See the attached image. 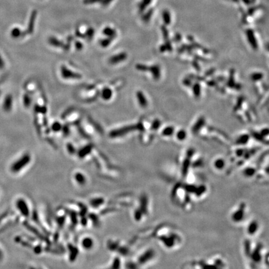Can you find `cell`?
Segmentation results:
<instances>
[{"label": "cell", "instance_id": "16", "mask_svg": "<svg viewBox=\"0 0 269 269\" xmlns=\"http://www.w3.org/2000/svg\"><path fill=\"white\" fill-rule=\"evenodd\" d=\"M103 34L109 37L114 39L116 37L117 32L116 31L110 27H106L103 30Z\"/></svg>", "mask_w": 269, "mask_h": 269}, {"label": "cell", "instance_id": "10", "mask_svg": "<svg viewBox=\"0 0 269 269\" xmlns=\"http://www.w3.org/2000/svg\"><path fill=\"white\" fill-rule=\"evenodd\" d=\"M127 58V54L126 53H121L116 55L112 56L109 59V63L111 64H115L124 61Z\"/></svg>", "mask_w": 269, "mask_h": 269}, {"label": "cell", "instance_id": "3", "mask_svg": "<svg viewBox=\"0 0 269 269\" xmlns=\"http://www.w3.org/2000/svg\"><path fill=\"white\" fill-rule=\"evenodd\" d=\"M249 206L245 202H240L231 212L230 219L234 224L240 225L244 223L249 215Z\"/></svg>", "mask_w": 269, "mask_h": 269}, {"label": "cell", "instance_id": "9", "mask_svg": "<svg viewBox=\"0 0 269 269\" xmlns=\"http://www.w3.org/2000/svg\"><path fill=\"white\" fill-rule=\"evenodd\" d=\"M257 171V166L256 164H250L244 168L242 171L243 175L247 178H252L255 176Z\"/></svg>", "mask_w": 269, "mask_h": 269}, {"label": "cell", "instance_id": "12", "mask_svg": "<svg viewBox=\"0 0 269 269\" xmlns=\"http://www.w3.org/2000/svg\"><path fill=\"white\" fill-rule=\"evenodd\" d=\"M148 71H150L151 74H152L153 78L155 80H158L160 78L161 76V71L160 68L158 65H154L151 67H149Z\"/></svg>", "mask_w": 269, "mask_h": 269}, {"label": "cell", "instance_id": "15", "mask_svg": "<svg viewBox=\"0 0 269 269\" xmlns=\"http://www.w3.org/2000/svg\"><path fill=\"white\" fill-rule=\"evenodd\" d=\"M247 36L249 41L250 42L251 46L254 48H257V44L256 39H255L254 35V32L252 31L251 29H248L247 31Z\"/></svg>", "mask_w": 269, "mask_h": 269}, {"label": "cell", "instance_id": "7", "mask_svg": "<svg viewBox=\"0 0 269 269\" xmlns=\"http://www.w3.org/2000/svg\"><path fill=\"white\" fill-rule=\"evenodd\" d=\"M30 161V156L28 155H24L22 157L21 159L18 161H17L16 163L13 164V165L11 167V170L13 172L16 173L20 171L22 168H24L28 163Z\"/></svg>", "mask_w": 269, "mask_h": 269}, {"label": "cell", "instance_id": "32", "mask_svg": "<svg viewBox=\"0 0 269 269\" xmlns=\"http://www.w3.org/2000/svg\"><path fill=\"white\" fill-rule=\"evenodd\" d=\"M262 77V74H260V73H255V74H252V79L255 80V81L260 79Z\"/></svg>", "mask_w": 269, "mask_h": 269}, {"label": "cell", "instance_id": "13", "mask_svg": "<svg viewBox=\"0 0 269 269\" xmlns=\"http://www.w3.org/2000/svg\"><path fill=\"white\" fill-rule=\"evenodd\" d=\"M137 97L140 105L143 108L147 107L148 105V102L143 93L141 91H138L137 92Z\"/></svg>", "mask_w": 269, "mask_h": 269}, {"label": "cell", "instance_id": "6", "mask_svg": "<svg viewBox=\"0 0 269 269\" xmlns=\"http://www.w3.org/2000/svg\"><path fill=\"white\" fill-rule=\"evenodd\" d=\"M211 166L216 172H223L227 169V161L223 156H216L211 162Z\"/></svg>", "mask_w": 269, "mask_h": 269}, {"label": "cell", "instance_id": "26", "mask_svg": "<svg viewBox=\"0 0 269 269\" xmlns=\"http://www.w3.org/2000/svg\"><path fill=\"white\" fill-rule=\"evenodd\" d=\"M148 68H149V67H148L146 65H144V64H138L136 65V69L140 71L147 72V71H148Z\"/></svg>", "mask_w": 269, "mask_h": 269}, {"label": "cell", "instance_id": "34", "mask_svg": "<svg viewBox=\"0 0 269 269\" xmlns=\"http://www.w3.org/2000/svg\"><path fill=\"white\" fill-rule=\"evenodd\" d=\"M112 1H113V0H102V1H101V3H102V6H108Z\"/></svg>", "mask_w": 269, "mask_h": 269}, {"label": "cell", "instance_id": "28", "mask_svg": "<svg viewBox=\"0 0 269 269\" xmlns=\"http://www.w3.org/2000/svg\"><path fill=\"white\" fill-rule=\"evenodd\" d=\"M160 125H161V122L158 119H156L153 121V122L152 123V125H151V128H152L153 130H157V129L160 127Z\"/></svg>", "mask_w": 269, "mask_h": 269}, {"label": "cell", "instance_id": "30", "mask_svg": "<svg viewBox=\"0 0 269 269\" xmlns=\"http://www.w3.org/2000/svg\"><path fill=\"white\" fill-rule=\"evenodd\" d=\"M62 128V126L60 125V123H58V122H56L55 123H54V125L53 126V130L55 131V132H58V131H59L60 129Z\"/></svg>", "mask_w": 269, "mask_h": 269}, {"label": "cell", "instance_id": "27", "mask_svg": "<svg viewBox=\"0 0 269 269\" xmlns=\"http://www.w3.org/2000/svg\"><path fill=\"white\" fill-rule=\"evenodd\" d=\"M94 32H95V31L93 28L90 27L87 29L85 36L88 38V40H90V39H91L93 37V36L94 35Z\"/></svg>", "mask_w": 269, "mask_h": 269}, {"label": "cell", "instance_id": "36", "mask_svg": "<svg viewBox=\"0 0 269 269\" xmlns=\"http://www.w3.org/2000/svg\"><path fill=\"white\" fill-rule=\"evenodd\" d=\"M76 34L77 36H78V37H85V36H86L85 35H82L81 32H79V31H78V30H77V31H76Z\"/></svg>", "mask_w": 269, "mask_h": 269}, {"label": "cell", "instance_id": "2", "mask_svg": "<svg viewBox=\"0 0 269 269\" xmlns=\"http://www.w3.org/2000/svg\"><path fill=\"white\" fill-rule=\"evenodd\" d=\"M173 198L178 205L186 211H189L193 208L194 201L184 186V183L177 184L173 188Z\"/></svg>", "mask_w": 269, "mask_h": 269}, {"label": "cell", "instance_id": "24", "mask_svg": "<svg viewBox=\"0 0 269 269\" xmlns=\"http://www.w3.org/2000/svg\"><path fill=\"white\" fill-rule=\"evenodd\" d=\"M50 42L51 43L53 46H55V47H63L64 46V44L63 43V42H61L59 40H58L57 39H55V38H51L50 39Z\"/></svg>", "mask_w": 269, "mask_h": 269}, {"label": "cell", "instance_id": "5", "mask_svg": "<svg viewBox=\"0 0 269 269\" xmlns=\"http://www.w3.org/2000/svg\"><path fill=\"white\" fill-rule=\"evenodd\" d=\"M135 130H140V131L144 130V127L142 123H138V124L134 125L127 126L125 127H123L120 129H118V130L112 131L110 133V136L112 137H119V136L123 135V134H126L127 133H128L129 132L133 131Z\"/></svg>", "mask_w": 269, "mask_h": 269}, {"label": "cell", "instance_id": "31", "mask_svg": "<svg viewBox=\"0 0 269 269\" xmlns=\"http://www.w3.org/2000/svg\"><path fill=\"white\" fill-rule=\"evenodd\" d=\"M263 263H265L266 265L269 267V252L268 253L265 254L264 255V258H263Z\"/></svg>", "mask_w": 269, "mask_h": 269}, {"label": "cell", "instance_id": "25", "mask_svg": "<svg viewBox=\"0 0 269 269\" xmlns=\"http://www.w3.org/2000/svg\"><path fill=\"white\" fill-rule=\"evenodd\" d=\"M91 239H84L82 242V245L84 248L89 249L92 246V241Z\"/></svg>", "mask_w": 269, "mask_h": 269}, {"label": "cell", "instance_id": "37", "mask_svg": "<svg viewBox=\"0 0 269 269\" xmlns=\"http://www.w3.org/2000/svg\"><path fill=\"white\" fill-rule=\"evenodd\" d=\"M242 1L245 3V4H249L250 3V0H242Z\"/></svg>", "mask_w": 269, "mask_h": 269}, {"label": "cell", "instance_id": "1", "mask_svg": "<svg viewBox=\"0 0 269 269\" xmlns=\"http://www.w3.org/2000/svg\"><path fill=\"white\" fill-rule=\"evenodd\" d=\"M242 245L244 254L249 260V267H259L264 258V245L260 242H254L250 238L244 240Z\"/></svg>", "mask_w": 269, "mask_h": 269}, {"label": "cell", "instance_id": "35", "mask_svg": "<svg viewBox=\"0 0 269 269\" xmlns=\"http://www.w3.org/2000/svg\"><path fill=\"white\" fill-rule=\"evenodd\" d=\"M76 47L78 50H81L83 47V44L81 42H76Z\"/></svg>", "mask_w": 269, "mask_h": 269}, {"label": "cell", "instance_id": "14", "mask_svg": "<svg viewBox=\"0 0 269 269\" xmlns=\"http://www.w3.org/2000/svg\"><path fill=\"white\" fill-rule=\"evenodd\" d=\"M249 140V135L247 134H241L240 136H239L237 139L236 141H235V143H236L237 145L239 146H243V145H246L247 144Z\"/></svg>", "mask_w": 269, "mask_h": 269}, {"label": "cell", "instance_id": "18", "mask_svg": "<svg viewBox=\"0 0 269 269\" xmlns=\"http://www.w3.org/2000/svg\"><path fill=\"white\" fill-rule=\"evenodd\" d=\"M102 95V97L105 100H109L112 96V91L110 88L106 87L102 90V95Z\"/></svg>", "mask_w": 269, "mask_h": 269}, {"label": "cell", "instance_id": "22", "mask_svg": "<svg viewBox=\"0 0 269 269\" xmlns=\"http://www.w3.org/2000/svg\"><path fill=\"white\" fill-rule=\"evenodd\" d=\"M153 13V9H149L142 16V20L145 22H148L150 20L151 16H152Z\"/></svg>", "mask_w": 269, "mask_h": 269}, {"label": "cell", "instance_id": "33", "mask_svg": "<svg viewBox=\"0 0 269 269\" xmlns=\"http://www.w3.org/2000/svg\"><path fill=\"white\" fill-rule=\"evenodd\" d=\"M161 31H162L163 35L165 39H167L168 37V32L165 26H161Z\"/></svg>", "mask_w": 269, "mask_h": 269}, {"label": "cell", "instance_id": "8", "mask_svg": "<svg viewBox=\"0 0 269 269\" xmlns=\"http://www.w3.org/2000/svg\"><path fill=\"white\" fill-rule=\"evenodd\" d=\"M61 74L62 76L65 79H78L82 77L81 74L72 72L64 65L61 67Z\"/></svg>", "mask_w": 269, "mask_h": 269}, {"label": "cell", "instance_id": "11", "mask_svg": "<svg viewBox=\"0 0 269 269\" xmlns=\"http://www.w3.org/2000/svg\"><path fill=\"white\" fill-rule=\"evenodd\" d=\"M17 207H18L19 210L21 212L22 215L27 217L29 215V209H28V207L26 203V202L22 200L19 199L17 202Z\"/></svg>", "mask_w": 269, "mask_h": 269}, {"label": "cell", "instance_id": "4", "mask_svg": "<svg viewBox=\"0 0 269 269\" xmlns=\"http://www.w3.org/2000/svg\"><path fill=\"white\" fill-rule=\"evenodd\" d=\"M260 231V224L257 219H252L247 223L245 226V233L249 238L256 237Z\"/></svg>", "mask_w": 269, "mask_h": 269}, {"label": "cell", "instance_id": "20", "mask_svg": "<svg viewBox=\"0 0 269 269\" xmlns=\"http://www.w3.org/2000/svg\"><path fill=\"white\" fill-rule=\"evenodd\" d=\"M152 0H142V2L138 5V9L140 13H142L148 7V6L151 3Z\"/></svg>", "mask_w": 269, "mask_h": 269}, {"label": "cell", "instance_id": "17", "mask_svg": "<svg viewBox=\"0 0 269 269\" xmlns=\"http://www.w3.org/2000/svg\"><path fill=\"white\" fill-rule=\"evenodd\" d=\"M176 137L177 140L179 142H184L185 140H186L187 137H188V134L187 132L185 131L184 130H179L176 134Z\"/></svg>", "mask_w": 269, "mask_h": 269}, {"label": "cell", "instance_id": "19", "mask_svg": "<svg viewBox=\"0 0 269 269\" xmlns=\"http://www.w3.org/2000/svg\"><path fill=\"white\" fill-rule=\"evenodd\" d=\"M162 18L166 25H168L171 23V14H170V13L168 10L163 11V13H162Z\"/></svg>", "mask_w": 269, "mask_h": 269}, {"label": "cell", "instance_id": "23", "mask_svg": "<svg viewBox=\"0 0 269 269\" xmlns=\"http://www.w3.org/2000/svg\"><path fill=\"white\" fill-rule=\"evenodd\" d=\"M112 39H113L111 38V37H109L107 38H106V39H102V40L100 41V42L101 46L103 47H108L109 45L110 44V43L111 42Z\"/></svg>", "mask_w": 269, "mask_h": 269}, {"label": "cell", "instance_id": "38", "mask_svg": "<svg viewBox=\"0 0 269 269\" xmlns=\"http://www.w3.org/2000/svg\"><path fill=\"white\" fill-rule=\"evenodd\" d=\"M233 1L235 2H237V1H239V0H233Z\"/></svg>", "mask_w": 269, "mask_h": 269}, {"label": "cell", "instance_id": "29", "mask_svg": "<svg viewBox=\"0 0 269 269\" xmlns=\"http://www.w3.org/2000/svg\"><path fill=\"white\" fill-rule=\"evenodd\" d=\"M102 0H83V3L85 4H92L97 3H101Z\"/></svg>", "mask_w": 269, "mask_h": 269}, {"label": "cell", "instance_id": "21", "mask_svg": "<svg viewBox=\"0 0 269 269\" xmlns=\"http://www.w3.org/2000/svg\"><path fill=\"white\" fill-rule=\"evenodd\" d=\"M175 132V128L173 127H167L162 132V134L165 137H171Z\"/></svg>", "mask_w": 269, "mask_h": 269}]
</instances>
